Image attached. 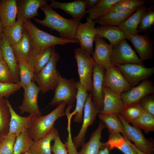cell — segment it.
<instances>
[{
	"instance_id": "cell-23",
	"label": "cell",
	"mask_w": 154,
	"mask_h": 154,
	"mask_svg": "<svg viewBox=\"0 0 154 154\" xmlns=\"http://www.w3.org/2000/svg\"><path fill=\"white\" fill-rule=\"evenodd\" d=\"M3 59L14 77L15 83L19 84L18 64L12 47L3 34L0 39Z\"/></svg>"
},
{
	"instance_id": "cell-26",
	"label": "cell",
	"mask_w": 154,
	"mask_h": 154,
	"mask_svg": "<svg viewBox=\"0 0 154 154\" xmlns=\"http://www.w3.org/2000/svg\"><path fill=\"white\" fill-rule=\"evenodd\" d=\"M17 0H0V18L3 28L11 25L16 21Z\"/></svg>"
},
{
	"instance_id": "cell-12",
	"label": "cell",
	"mask_w": 154,
	"mask_h": 154,
	"mask_svg": "<svg viewBox=\"0 0 154 154\" xmlns=\"http://www.w3.org/2000/svg\"><path fill=\"white\" fill-rule=\"evenodd\" d=\"M23 98L21 105L19 107L21 114L26 113L35 116H42L38 104V94L41 90L34 80L24 89Z\"/></svg>"
},
{
	"instance_id": "cell-35",
	"label": "cell",
	"mask_w": 154,
	"mask_h": 154,
	"mask_svg": "<svg viewBox=\"0 0 154 154\" xmlns=\"http://www.w3.org/2000/svg\"><path fill=\"white\" fill-rule=\"evenodd\" d=\"M151 0H121L113 5L109 13L122 12L130 11L146 3H153Z\"/></svg>"
},
{
	"instance_id": "cell-44",
	"label": "cell",
	"mask_w": 154,
	"mask_h": 154,
	"mask_svg": "<svg viewBox=\"0 0 154 154\" xmlns=\"http://www.w3.org/2000/svg\"><path fill=\"white\" fill-rule=\"evenodd\" d=\"M0 82L15 83L11 72L3 59L0 61Z\"/></svg>"
},
{
	"instance_id": "cell-49",
	"label": "cell",
	"mask_w": 154,
	"mask_h": 154,
	"mask_svg": "<svg viewBox=\"0 0 154 154\" xmlns=\"http://www.w3.org/2000/svg\"><path fill=\"white\" fill-rule=\"evenodd\" d=\"M123 136L125 137L127 142L131 146V147L134 149V150L135 151V152L137 153V154H148L139 150V149L137 148L136 147H135V146L134 145V144L132 143L130 141H129L126 137L124 135H123Z\"/></svg>"
},
{
	"instance_id": "cell-22",
	"label": "cell",
	"mask_w": 154,
	"mask_h": 154,
	"mask_svg": "<svg viewBox=\"0 0 154 154\" xmlns=\"http://www.w3.org/2000/svg\"><path fill=\"white\" fill-rule=\"evenodd\" d=\"M6 100L11 115L9 131L7 135H13L17 136L28 129L31 121L32 115H29L26 117L19 115L14 111L7 99L6 98Z\"/></svg>"
},
{
	"instance_id": "cell-51",
	"label": "cell",
	"mask_w": 154,
	"mask_h": 154,
	"mask_svg": "<svg viewBox=\"0 0 154 154\" xmlns=\"http://www.w3.org/2000/svg\"><path fill=\"white\" fill-rule=\"evenodd\" d=\"M3 27L0 18V39L1 38L3 35Z\"/></svg>"
},
{
	"instance_id": "cell-5",
	"label": "cell",
	"mask_w": 154,
	"mask_h": 154,
	"mask_svg": "<svg viewBox=\"0 0 154 154\" xmlns=\"http://www.w3.org/2000/svg\"><path fill=\"white\" fill-rule=\"evenodd\" d=\"M74 54L77 64L79 82L87 92H90L93 69L95 62L91 55L80 47L76 48Z\"/></svg>"
},
{
	"instance_id": "cell-14",
	"label": "cell",
	"mask_w": 154,
	"mask_h": 154,
	"mask_svg": "<svg viewBox=\"0 0 154 154\" xmlns=\"http://www.w3.org/2000/svg\"><path fill=\"white\" fill-rule=\"evenodd\" d=\"M103 86L121 94L128 91L131 88L118 68L114 65L106 70Z\"/></svg>"
},
{
	"instance_id": "cell-18",
	"label": "cell",
	"mask_w": 154,
	"mask_h": 154,
	"mask_svg": "<svg viewBox=\"0 0 154 154\" xmlns=\"http://www.w3.org/2000/svg\"><path fill=\"white\" fill-rule=\"evenodd\" d=\"M46 0L17 1V20L22 22L39 15L38 9L42 6L48 4Z\"/></svg>"
},
{
	"instance_id": "cell-28",
	"label": "cell",
	"mask_w": 154,
	"mask_h": 154,
	"mask_svg": "<svg viewBox=\"0 0 154 154\" xmlns=\"http://www.w3.org/2000/svg\"><path fill=\"white\" fill-rule=\"evenodd\" d=\"M108 131L109 139L106 143H104V145L109 150L117 148L124 154H137L125 137L121 135L120 133L108 130Z\"/></svg>"
},
{
	"instance_id": "cell-11",
	"label": "cell",
	"mask_w": 154,
	"mask_h": 154,
	"mask_svg": "<svg viewBox=\"0 0 154 154\" xmlns=\"http://www.w3.org/2000/svg\"><path fill=\"white\" fill-rule=\"evenodd\" d=\"M94 21L86 18V22L79 24L77 28L76 38L78 40L80 48L92 55L94 51L93 42L97 35V31Z\"/></svg>"
},
{
	"instance_id": "cell-8",
	"label": "cell",
	"mask_w": 154,
	"mask_h": 154,
	"mask_svg": "<svg viewBox=\"0 0 154 154\" xmlns=\"http://www.w3.org/2000/svg\"><path fill=\"white\" fill-rule=\"evenodd\" d=\"M110 59L112 64L115 66L126 64L144 65L143 62L125 39L113 46Z\"/></svg>"
},
{
	"instance_id": "cell-50",
	"label": "cell",
	"mask_w": 154,
	"mask_h": 154,
	"mask_svg": "<svg viewBox=\"0 0 154 154\" xmlns=\"http://www.w3.org/2000/svg\"><path fill=\"white\" fill-rule=\"evenodd\" d=\"M109 150L108 147L104 145L100 149L98 154H110Z\"/></svg>"
},
{
	"instance_id": "cell-13",
	"label": "cell",
	"mask_w": 154,
	"mask_h": 154,
	"mask_svg": "<svg viewBox=\"0 0 154 154\" xmlns=\"http://www.w3.org/2000/svg\"><path fill=\"white\" fill-rule=\"evenodd\" d=\"M106 69L95 63L92 74V85L90 94L92 100L100 113L103 107L104 93L103 83Z\"/></svg>"
},
{
	"instance_id": "cell-34",
	"label": "cell",
	"mask_w": 154,
	"mask_h": 154,
	"mask_svg": "<svg viewBox=\"0 0 154 154\" xmlns=\"http://www.w3.org/2000/svg\"><path fill=\"white\" fill-rule=\"evenodd\" d=\"M121 0H100L99 2L92 8L87 10L88 14L87 17L94 21L108 13L112 6Z\"/></svg>"
},
{
	"instance_id": "cell-3",
	"label": "cell",
	"mask_w": 154,
	"mask_h": 154,
	"mask_svg": "<svg viewBox=\"0 0 154 154\" xmlns=\"http://www.w3.org/2000/svg\"><path fill=\"white\" fill-rule=\"evenodd\" d=\"M23 25L29 35L33 49L37 52L55 45L79 43L77 39H65L50 35L37 27L29 20L23 21Z\"/></svg>"
},
{
	"instance_id": "cell-1",
	"label": "cell",
	"mask_w": 154,
	"mask_h": 154,
	"mask_svg": "<svg viewBox=\"0 0 154 154\" xmlns=\"http://www.w3.org/2000/svg\"><path fill=\"white\" fill-rule=\"evenodd\" d=\"M40 8L43 11L45 17L42 20L35 19L37 23L57 31L62 38L76 39V32L80 21L73 18L68 19L63 17L48 4L42 5Z\"/></svg>"
},
{
	"instance_id": "cell-41",
	"label": "cell",
	"mask_w": 154,
	"mask_h": 154,
	"mask_svg": "<svg viewBox=\"0 0 154 154\" xmlns=\"http://www.w3.org/2000/svg\"><path fill=\"white\" fill-rule=\"evenodd\" d=\"M145 111L138 103L124 107L119 113L121 117L128 123H132Z\"/></svg>"
},
{
	"instance_id": "cell-15",
	"label": "cell",
	"mask_w": 154,
	"mask_h": 154,
	"mask_svg": "<svg viewBox=\"0 0 154 154\" xmlns=\"http://www.w3.org/2000/svg\"><path fill=\"white\" fill-rule=\"evenodd\" d=\"M154 93L153 82L146 79L128 91L121 94L124 107L138 103L145 96Z\"/></svg>"
},
{
	"instance_id": "cell-9",
	"label": "cell",
	"mask_w": 154,
	"mask_h": 154,
	"mask_svg": "<svg viewBox=\"0 0 154 154\" xmlns=\"http://www.w3.org/2000/svg\"><path fill=\"white\" fill-rule=\"evenodd\" d=\"M123 128L124 134L129 141L141 151L148 154H153L154 145L153 141L146 139L141 129L131 125L121 117L119 113L117 114Z\"/></svg>"
},
{
	"instance_id": "cell-47",
	"label": "cell",
	"mask_w": 154,
	"mask_h": 154,
	"mask_svg": "<svg viewBox=\"0 0 154 154\" xmlns=\"http://www.w3.org/2000/svg\"><path fill=\"white\" fill-rule=\"evenodd\" d=\"M53 144L51 146V150L54 154H68L65 144L62 141L58 133L55 137Z\"/></svg>"
},
{
	"instance_id": "cell-16",
	"label": "cell",
	"mask_w": 154,
	"mask_h": 154,
	"mask_svg": "<svg viewBox=\"0 0 154 154\" xmlns=\"http://www.w3.org/2000/svg\"><path fill=\"white\" fill-rule=\"evenodd\" d=\"M127 39L133 44L139 59L142 61L152 58L154 42L148 34L143 35L137 34L129 37Z\"/></svg>"
},
{
	"instance_id": "cell-40",
	"label": "cell",
	"mask_w": 154,
	"mask_h": 154,
	"mask_svg": "<svg viewBox=\"0 0 154 154\" xmlns=\"http://www.w3.org/2000/svg\"><path fill=\"white\" fill-rule=\"evenodd\" d=\"M11 117L6 99L0 98V132L5 137L8 133Z\"/></svg>"
},
{
	"instance_id": "cell-27",
	"label": "cell",
	"mask_w": 154,
	"mask_h": 154,
	"mask_svg": "<svg viewBox=\"0 0 154 154\" xmlns=\"http://www.w3.org/2000/svg\"><path fill=\"white\" fill-rule=\"evenodd\" d=\"M96 28V35L100 38L107 39L110 44L113 46L126 39L123 32L118 26L104 25L98 26Z\"/></svg>"
},
{
	"instance_id": "cell-29",
	"label": "cell",
	"mask_w": 154,
	"mask_h": 154,
	"mask_svg": "<svg viewBox=\"0 0 154 154\" xmlns=\"http://www.w3.org/2000/svg\"><path fill=\"white\" fill-rule=\"evenodd\" d=\"M137 8L122 12H108L104 16L94 21L96 23H98L101 26L113 25L118 26L131 16Z\"/></svg>"
},
{
	"instance_id": "cell-17",
	"label": "cell",
	"mask_w": 154,
	"mask_h": 154,
	"mask_svg": "<svg viewBox=\"0 0 154 154\" xmlns=\"http://www.w3.org/2000/svg\"><path fill=\"white\" fill-rule=\"evenodd\" d=\"M94 41L95 48L92 57L94 62L104 67L106 70L113 65L110 57L113 46L108 44L103 38L97 35Z\"/></svg>"
},
{
	"instance_id": "cell-39",
	"label": "cell",
	"mask_w": 154,
	"mask_h": 154,
	"mask_svg": "<svg viewBox=\"0 0 154 154\" xmlns=\"http://www.w3.org/2000/svg\"><path fill=\"white\" fill-rule=\"evenodd\" d=\"M133 126L143 129L146 133L154 131V116L145 111L132 123Z\"/></svg>"
},
{
	"instance_id": "cell-4",
	"label": "cell",
	"mask_w": 154,
	"mask_h": 154,
	"mask_svg": "<svg viewBox=\"0 0 154 154\" xmlns=\"http://www.w3.org/2000/svg\"><path fill=\"white\" fill-rule=\"evenodd\" d=\"M59 58L58 54L55 51V46H53L48 62L40 71L35 73L34 80L42 93L54 90L57 85L60 74L56 69V65Z\"/></svg>"
},
{
	"instance_id": "cell-24",
	"label": "cell",
	"mask_w": 154,
	"mask_h": 154,
	"mask_svg": "<svg viewBox=\"0 0 154 154\" xmlns=\"http://www.w3.org/2000/svg\"><path fill=\"white\" fill-rule=\"evenodd\" d=\"M106 125L100 120L96 129L93 132L88 142L84 143L78 154H98L100 149L104 145L101 141V133Z\"/></svg>"
},
{
	"instance_id": "cell-20",
	"label": "cell",
	"mask_w": 154,
	"mask_h": 154,
	"mask_svg": "<svg viewBox=\"0 0 154 154\" xmlns=\"http://www.w3.org/2000/svg\"><path fill=\"white\" fill-rule=\"evenodd\" d=\"M49 5L52 8L62 9L70 15L74 19L80 21L87 13L85 0H76L71 2L62 3L50 0Z\"/></svg>"
},
{
	"instance_id": "cell-33",
	"label": "cell",
	"mask_w": 154,
	"mask_h": 154,
	"mask_svg": "<svg viewBox=\"0 0 154 154\" xmlns=\"http://www.w3.org/2000/svg\"><path fill=\"white\" fill-rule=\"evenodd\" d=\"M24 29L23 22L18 20L13 24L3 28V34L12 47L21 40Z\"/></svg>"
},
{
	"instance_id": "cell-36",
	"label": "cell",
	"mask_w": 154,
	"mask_h": 154,
	"mask_svg": "<svg viewBox=\"0 0 154 154\" xmlns=\"http://www.w3.org/2000/svg\"><path fill=\"white\" fill-rule=\"evenodd\" d=\"M20 80L19 84L23 89L34 80L35 72L31 67L25 60L18 62Z\"/></svg>"
},
{
	"instance_id": "cell-46",
	"label": "cell",
	"mask_w": 154,
	"mask_h": 154,
	"mask_svg": "<svg viewBox=\"0 0 154 154\" xmlns=\"http://www.w3.org/2000/svg\"><path fill=\"white\" fill-rule=\"evenodd\" d=\"M138 103L145 111L154 116L153 94H149L145 96Z\"/></svg>"
},
{
	"instance_id": "cell-37",
	"label": "cell",
	"mask_w": 154,
	"mask_h": 154,
	"mask_svg": "<svg viewBox=\"0 0 154 154\" xmlns=\"http://www.w3.org/2000/svg\"><path fill=\"white\" fill-rule=\"evenodd\" d=\"M33 141L27 129L16 136L13 147V154H22L30 151Z\"/></svg>"
},
{
	"instance_id": "cell-38",
	"label": "cell",
	"mask_w": 154,
	"mask_h": 154,
	"mask_svg": "<svg viewBox=\"0 0 154 154\" xmlns=\"http://www.w3.org/2000/svg\"><path fill=\"white\" fill-rule=\"evenodd\" d=\"M98 117L105 124L108 130L118 132L124 134L123 128L122 123L116 114H99Z\"/></svg>"
},
{
	"instance_id": "cell-45",
	"label": "cell",
	"mask_w": 154,
	"mask_h": 154,
	"mask_svg": "<svg viewBox=\"0 0 154 154\" xmlns=\"http://www.w3.org/2000/svg\"><path fill=\"white\" fill-rule=\"evenodd\" d=\"M18 83H8L0 82V98L9 96L21 88Z\"/></svg>"
},
{
	"instance_id": "cell-10",
	"label": "cell",
	"mask_w": 154,
	"mask_h": 154,
	"mask_svg": "<svg viewBox=\"0 0 154 154\" xmlns=\"http://www.w3.org/2000/svg\"><path fill=\"white\" fill-rule=\"evenodd\" d=\"M84 114L81 128L78 135L73 138V144L76 149L84 143L85 134L88 127L92 124L97 115L100 113L95 106L89 93L86 100L84 109Z\"/></svg>"
},
{
	"instance_id": "cell-48",
	"label": "cell",
	"mask_w": 154,
	"mask_h": 154,
	"mask_svg": "<svg viewBox=\"0 0 154 154\" xmlns=\"http://www.w3.org/2000/svg\"><path fill=\"white\" fill-rule=\"evenodd\" d=\"M100 0H85L86 6L88 9H90L97 4Z\"/></svg>"
},
{
	"instance_id": "cell-43",
	"label": "cell",
	"mask_w": 154,
	"mask_h": 154,
	"mask_svg": "<svg viewBox=\"0 0 154 154\" xmlns=\"http://www.w3.org/2000/svg\"><path fill=\"white\" fill-rule=\"evenodd\" d=\"M16 136L15 135L5 136L0 144V154H13V147Z\"/></svg>"
},
{
	"instance_id": "cell-30",
	"label": "cell",
	"mask_w": 154,
	"mask_h": 154,
	"mask_svg": "<svg viewBox=\"0 0 154 154\" xmlns=\"http://www.w3.org/2000/svg\"><path fill=\"white\" fill-rule=\"evenodd\" d=\"M58 133L57 129L54 128L49 133L43 138L33 141L30 151L32 154H52L50 143L54 140Z\"/></svg>"
},
{
	"instance_id": "cell-6",
	"label": "cell",
	"mask_w": 154,
	"mask_h": 154,
	"mask_svg": "<svg viewBox=\"0 0 154 154\" xmlns=\"http://www.w3.org/2000/svg\"><path fill=\"white\" fill-rule=\"evenodd\" d=\"M54 90V96L49 105L56 106L63 102L68 106L74 105L77 91V82L74 79H68L60 75Z\"/></svg>"
},
{
	"instance_id": "cell-32",
	"label": "cell",
	"mask_w": 154,
	"mask_h": 154,
	"mask_svg": "<svg viewBox=\"0 0 154 154\" xmlns=\"http://www.w3.org/2000/svg\"><path fill=\"white\" fill-rule=\"evenodd\" d=\"M77 91L76 96V104L74 111L70 115L72 117L75 116L74 118V122L75 123H80L83 120V112L85 103L89 94L87 91L80 84L77 82Z\"/></svg>"
},
{
	"instance_id": "cell-54",
	"label": "cell",
	"mask_w": 154,
	"mask_h": 154,
	"mask_svg": "<svg viewBox=\"0 0 154 154\" xmlns=\"http://www.w3.org/2000/svg\"><path fill=\"white\" fill-rule=\"evenodd\" d=\"M23 154H32L30 151H27L25 153Z\"/></svg>"
},
{
	"instance_id": "cell-2",
	"label": "cell",
	"mask_w": 154,
	"mask_h": 154,
	"mask_svg": "<svg viewBox=\"0 0 154 154\" xmlns=\"http://www.w3.org/2000/svg\"><path fill=\"white\" fill-rule=\"evenodd\" d=\"M66 104L64 102L59 104L53 110L44 116L32 115L28 132L34 141L40 139L49 133L54 128L55 122L59 118L64 116Z\"/></svg>"
},
{
	"instance_id": "cell-52",
	"label": "cell",
	"mask_w": 154,
	"mask_h": 154,
	"mask_svg": "<svg viewBox=\"0 0 154 154\" xmlns=\"http://www.w3.org/2000/svg\"><path fill=\"white\" fill-rule=\"evenodd\" d=\"M3 59L2 52L1 46V43L0 42V61Z\"/></svg>"
},
{
	"instance_id": "cell-19",
	"label": "cell",
	"mask_w": 154,
	"mask_h": 154,
	"mask_svg": "<svg viewBox=\"0 0 154 154\" xmlns=\"http://www.w3.org/2000/svg\"><path fill=\"white\" fill-rule=\"evenodd\" d=\"M103 91L104 93L103 107L99 114L120 113L124 107L121 94L106 86L103 87Z\"/></svg>"
},
{
	"instance_id": "cell-42",
	"label": "cell",
	"mask_w": 154,
	"mask_h": 154,
	"mask_svg": "<svg viewBox=\"0 0 154 154\" xmlns=\"http://www.w3.org/2000/svg\"><path fill=\"white\" fill-rule=\"evenodd\" d=\"M154 25V6L148 7V9L142 17L138 26L137 31L145 34L150 31Z\"/></svg>"
},
{
	"instance_id": "cell-21",
	"label": "cell",
	"mask_w": 154,
	"mask_h": 154,
	"mask_svg": "<svg viewBox=\"0 0 154 154\" xmlns=\"http://www.w3.org/2000/svg\"><path fill=\"white\" fill-rule=\"evenodd\" d=\"M148 8L145 4L139 6L131 16L118 26L123 32L126 39L138 34V26Z\"/></svg>"
},
{
	"instance_id": "cell-7",
	"label": "cell",
	"mask_w": 154,
	"mask_h": 154,
	"mask_svg": "<svg viewBox=\"0 0 154 154\" xmlns=\"http://www.w3.org/2000/svg\"><path fill=\"white\" fill-rule=\"evenodd\" d=\"M116 66L131 88L138 85L141 81L147 79L154 73V67L148 68L144 65L135 64H126Z\"/></svg>"
},
{
	"instance_id": "cell-31",
	"label": "cell",
	"mask_w": 154,
	"mask_h": 154,
	"mask_svg": "<svg viewBox=\"0 0 154 154\" xmlns=\"http://www.w3.org/2000/svg\"><path fill=\"white\" fill-rule=\"evenodd\" d=\"M12 48L17 63L20 60H25L31 52L33 49L31 41L28 32L24 28L21 40Z\"/></svg>"
},
{
	"instance_id": "cell-53",
	"label": "cell",
	"mask_w": 154,
	"mask_h": 154,
	"mask_svg": "<svg viewBox=\"0 0 154 154\" xmlns=\"http://www.w3.org/2000/svg\"><path fill=\"white\" fill-rule=\"evenodd\" d=\"M5 136L3 135L0 132V144L3 141L5 138Z\"/></svg>"
},
{
	"instance_id": "cell-25",
	"label": "cell",
	"mask_w": 154,
	"mask_h": 154,
	"mask_svg": "<svg viewBox=\"0 0 154 154\" xmlns=\"http://www.w3.org/2000/svg\"><path fill=\"white\" fill-rule=\"evenodd\" d=\"M52 46L40 52L33 49L26 58L25 60L33 68L35 73L40 71L48 62L51 56Z\"/></svg>"
}]
</instances>
